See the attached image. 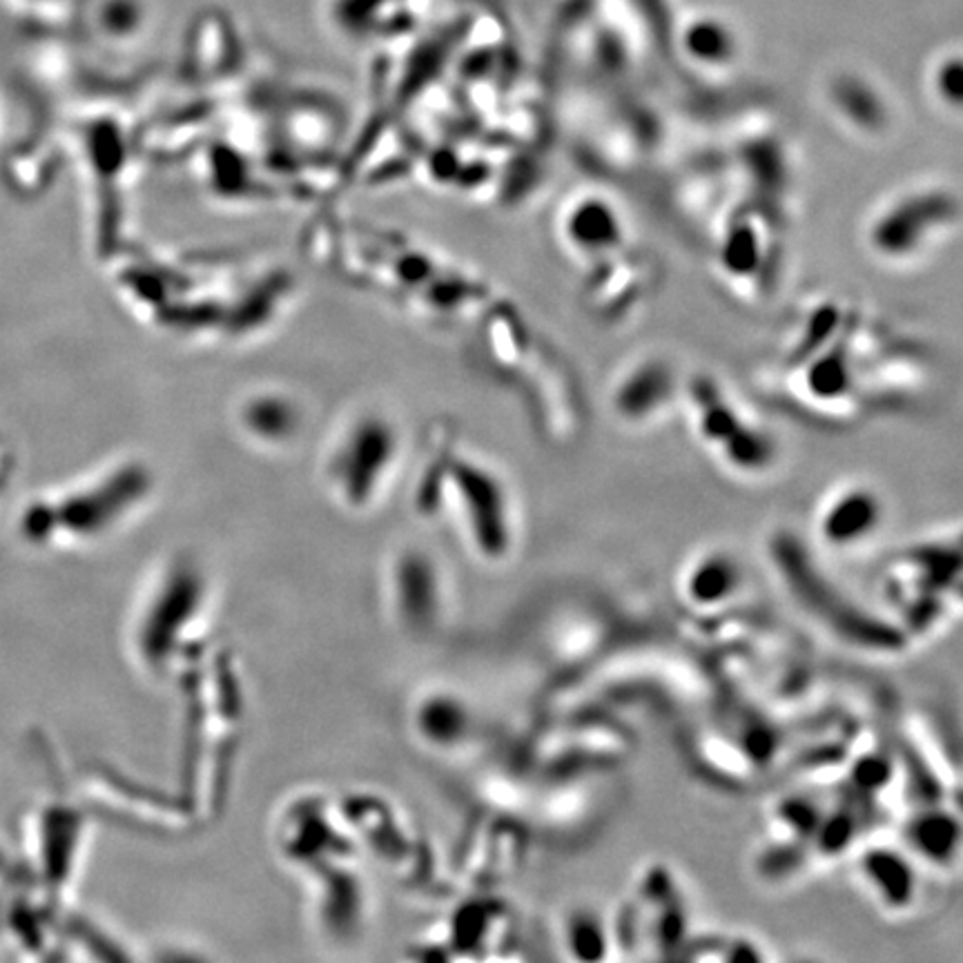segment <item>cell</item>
<instances>
[{
    "label": "cell",
    "instance_id": "obj_13",
    "mask_svg": "<svg viewBox=\"0 0 963 963\" xmlns=\"http://www.w3.org/2000/svg\"><path fill=\"white\" fill-rule=\"evenodd\" d=\"M685 51L703 66H728L736 56L734 36L716 21H696L683 36Z\"/></svg>",
    "mask_w": 963,
    "mask_h": 963
},
{
    "label": "cell",
    "instance_id": "obj_6",
    "mask_svg": "<svg viewBox=\"0 0 963 963\" xmlns=\"http://www.w3.org/2000/svg\"><path fill=\"white\" fill-rule=\"evenodd\" d=\"M687 397L694 413L696 433L700 442L707 444L713 453L732 436H736L739 429L750 419L734 404V399L722 391V386L707 375H698L689 382Z\"/></svg>",
    "mask_w": 963,
    "mask_h": 963
},
{
    "label": "cell",
    "instance_id": "obj_5",
    "mask_svg": "<svg viewBox=\"0 0 963 963\" xmlns=\"http://www.w3.org/2000/svg\"><path fill=\"white\" fill-rule=\"evenodd\" d=\"M745 584L741 560L726 549H709L692 558L678 587L694 610H720L739 597Z\"/></svg>",
    "mask_w": 963,
    "mask_h": 963
},
{
    "label": "cell",
    "instance_id": "obj_10",
    "mask_svg": "<svg viewBox=\"0 0 963 963\" xmlns=\"http://www.w3.org/2000/svg\"><path fill=\"white\" fill-rule=\"evenodd\" d=\"M716 455L739 475H763L774 466L778 444L765 427L747 419L739 433L716 451Z\"/></svg>",
    "mask_w": 963,
    "mask_h": 963
},
{
    "label": "cell",
    "instance_id": "obj_3",
    "mask_svg": "<svg viewBox=\"0 0 963 963\" xmlns=\"http://www.w3.org/2000/svg\"><path fill=\"white\" fill-rule=\"evenodd\" d=\"M883 520V498L868 485H848L825 500L816 518V531L832 549H855L874 537Z\"/></svg>",
    "mask_w": 963,
    "mask_h": 963
},
{
    "label": "cell",
    "instance_id": "obj_9",
    "mask_svg": "<svg viewBox=\"0 0 963 963\" xmlns=\"http://www.w3.org/2000/svg\"><path fill=\"white\" fill-rule=\"evenodd\" d=\"M805 388L816 399H840L852 388V357L846 339L834 337L819 355L805 359Z\"/></svg>",
    "mask_w": 963,
    "mask_h": 963
},
{
    "label": "cell",
    "instance_id": "obj_15",
    "mask_svg": "<svg viewBox=\"0 0 963 963\" xmlns=\"http://www.w3.org/2000/svg\"><path fill=\"white\" fill-rule=\"evenodd\" d=\"M932 85H935V94L939 96V101L945 107L959 109V105L963 101V90H961L963 72H961L959 56H950V58L941 60L939 68L935 70Z\"/></svg>",
    "mask_w": 963,
    "mask_h": 963
},
{
    "label": "cell",
    "instance_id": "obj_1",
    "mask_svg": "<svg viewBox=\"0 0 963 963\" xmlns=\"http://www.w3.org/2000/svg\"><path fill=\"white\" fill-rule=\"evenodd\" d=\"M959 204L954 195L937 188L913 190L887 204L868 230L872 253L883 259H910L928 248L930 241L956 223Z\"/></svg>",
    "mask_w": 963,
    "mask_h": 963
},
{
    "label": "cell",
    "instance_id": "obj_11",
    "mask_svg": "<svg viewBox=\"0 0 963 963\" xmlns=\"http://www.w3.org/2000/svg\"><path fill=\"white\" fill-rule=\"evenodd\" d=\"M562 941L578 961H600L607 956L612 932L610 924L593 908H573L562 924Z\"/></svg>",
    "mask_w": 963,
    "mask_h": 963
},
{
    "label": "cell",
    "instance_id": "obj_7",
    "mask_svg": "<svg viewBox=\"0 0 963 963\" xmlns=\"http://www.w3.org/2000/svg\"><path fill=\"white\" fill-rule=\"evenodd\" d=\"M676 388L672 369L660 359H647L634 367L616 388V408L631 421L649 419L668 406Z\"/></svg>",
    "mask_w": 963,
    "mask_h": 963
},
{
    "label": "cell",
    "instance_id": "obj_8",
    "mask_svg": "<svg viewBox=\"0 0 963 963\" xmlns=\"http://www.w3.org/2000/svg\"><path fill=\"white\" fill-rule=\"evenodd\" d=\"M910 855L932 866L948 868L956 861L961 827L959 816L945 808H926L906 823Z\"/></svg>",
    "mask_w": 963,
    "mask_h": 963
},
{
    "label": "cell",
    "instance_id": "obj_4",
    "mask_svg": "<svg viewBox=\"0 0 963 963\" xmlns=\"http://www.w3.org/2000/svg\"><path fill=\"white\" fill-rule=\"evenodd\" d=\"M859 877L887 913H908L919 896L915 857L894 846H870L859 855Z\"/></svg>",
    "mask_w": 963,
    "mask_h": 963
},
{
    "label": "cell",
    "instance_id": "obj_14",
    "mask_svg": "<svg viewBox=\"0 0 963 963\" xmlns=\"http://www.w3.org/2000/svg\"><path fill=\"white\" fill-rule=\"evenodd\" d=\"M761 244L758 234L752 228L750 221L732 223V228L722 241V264H726L728 272H734L736 277H747L758 270L761 259Z\"/></svg>",
    "mask_w": 963,
    "mask_h": 963
},
{
    "label": "cell",
    "instance_id": "obj_12",
    "mask_svg": "<svg viewBox=\"0 0 963 963\" xmlns=\"http://www.w3.org/2000/svg\"><path fill=\"white\" fill-rule=\"evenodd\" d=\"M832 101L843 116L870 132L885 124V109L879 96L859 79H840L832 88Z\"/></svg>",
    "mask_w": 963,
    "mask_h": 963
},
{
    "label": "cell",
    "instance_id": "obj_2",
    "mask_svg": "<svg viewBox=\"0 0 963 963\" xmlns=\"http://www.w3.org/2000/svg\"><path fill=\"white\" fill-rule=\"evenodd\" d=\"M562 236L578 257L605 262L627 248V223L614 201L591 193L569 204Z\"/></svg>",
    "mask_w": 963,
    "mask_h": 963
}]
</instances>
